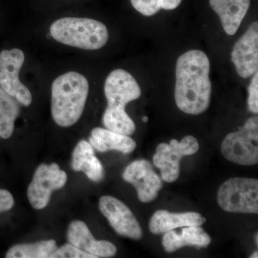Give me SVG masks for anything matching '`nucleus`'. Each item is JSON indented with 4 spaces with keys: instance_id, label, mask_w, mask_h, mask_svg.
Listing matches in <instances>:
<instances>
[{
    "instance_id": "obj_1",
    "label": "nucleus",
    "mask_w": 258,
    "mask_h": 258,
    "mask_svg": "<svg viewBox=\"0 0 258 258\" xmlns=\"http://www.w3.org/2000/svg\"><path fill=\"white\" fill-rule=\"evenodd\" d=\"M208 55L199 50L184 52L176 64L174 98L176 106L185 113L199 115L210 103L212 83Z\"/></svg>"
},
{
    "instance_id": "obj_2",
    "label": "nucleus",
    "mask_w": 258,
    "mask_h": 258,
    "mask_svg": "<svg viewBox=\"0 0 258 258\" xmlns=\"http://www.w3.org/2000/svg\"><path fill=\"white\" fill-rule=\"evenodd\" d=\"M104 93L108 106L103 116V125L112 132L132 135L135 132L136 125L125 108L142 95L139 83L126 71L114 70L106 78Z\"/></svg>"
},
{
    "instance_id": "obj_3",
    "label": "nucleus",
    "mask_w": 258,
    "mask_h": 258,
    "mask_svg": "<svg viewBox=\"0 0 258 258\" xmlns=\"http://www.w3.org/2000/svg\"><path fill=\"white\" fill-rule=\"evenodd\" d=\"M89 91L88 80L75 71L57 77L52 84L51 113L61 127L77 123L83 114Z\"/></svg>"
},
{
    "instance_id": "obj_4",
    "label": "nucleus",
    "mask_w": 258,
    "mask_h": 258,
    "mask_svg": "<svg viewBox=\"0 0 258 258\" xmlns=\"http://www.w3.org/2000/svg\"><path fill=\"white\" fill-rule=\"evenodd\" d=\"M50 32L57 42L83 50H98L108 40L106 25L90 18L59 19L52 24Z\"/></svg>"
},
{
    "instance_id": "obj_5",
    "label": "nucleus",
    "mask_w": 258,
    "mask_h": 258,
    "mask_svg": "<svg viewBox=\"0 0 258 258\" xmlns=\"http://www.w3.org/2000/svg\"><path fill=\"white\" fill-rule=\"evenodd\" d=\"M220 208L232 213H258V181L234 177L225 181L217 192Z\"/></svg>"
},
{
    "instance_id": "obj_6",
    "label": "nucleus",
    "mask_w": 258,
    "mask_h": 258,
    "mask_svg": "<svg viewBox=\"0 0 258 258\" xmlns=\"http://www.w3.org/2000/svg\"><path fill=\"white\" fill-rule=\"evenodd\" d=\"M222 155L242 166L258 163V117L249 118L237 132L226 136L221 144Z\"/></svg>"
},
{
    "instance_id": "obj_7",
    "label": "nucleus",
    "mask_w": 258,
    "mask_h": 258,
    "mask_svg": "<svg viewBox=\"0 0 258 258\" xmlns=\"http://www.w3.org/2000/svg\"><path fill=\"white\" fill-rule=\"evenodd\" d=\"M199 149L198 141L192 136H186L180 142L172 139L169 144L158 145L153 163L160 169L164 181L174 182L179 176L180 161L182 158L196 154Z\"/></svg>"
},
{
    "instance_id": "obj_8",
    "label": "nucleus",
    "mask_w": 258,
    "mask_h": 258,
    "mask_svg": "<svg viewBox=\"0 0 258 258\" xmlns=\"http://www.w3.org/2000/svg\"><path fill=\"white\" fill-rule=\"evenodd\" d=\"M25 55L18 48L0 52V87L25 106L32 103L31 93L19 79Z\"/></svg>"
},
{
    "instance_id": "obj_9",
    "label": "nucleus",
    "mask_w": 258,
    "mask_h": 258,
    "mask_svg": "<svg viewBox=\"0 0 258 258\" xmlns=\"http://www.w3.org/2000/svg\"><path fill=\"white\" fill-rule=\"evenodd\" d=\"M67 179V174L56 163L39 166L28 189V200L32 208L35 210L46 208L52 191L62 189Z\"/></svg>"
},
{
    "instance_id": "obj_10",
    "label": "nucleus",
    "mask_w": 258,
    "mask_h": 258,
    "mask_svg": "<svg viewBox=\"0 0 258 258\" xmlns=\"http://www.w3.org/2000/svg\"><path fill=\"white\" fill-rule=\"evenodd\" d=\"M99 209L117 234L133 240H140L143 232L138 220L130 209L118 199L101 197Z\"/></svg>"
},
{
    "instance_id": "obj_11",
    "label": "nucleus",
    "mask_w": 258,
    "mask_h": 258,
    "mask_svg": "<svg viewBox=\"0 0 258 258\" xmlns=\"http://www.w3.org/2000/svg\"><path fill=\"white\" fill-rule=\"evenodd\" d=\"M122 176L124 181L135 187L139 200L143 203L155 200L163 186L162 181L154 171L152 164L145 159L131 163Z\"/></svg>"
},
{
    "instance_id": "obj_12",
    "label": "nucleus",
    "mask_w": 258,
    "mask_h": 258,
    "mask_svg": "<svg viewBox=\"0 0 258 258\" xmlns=\"http://www.w3.org/2000/svg\"><path fill=\"white\" fill-rule=\"evenodd\" d=\"M231 60L240 77L248 79L258 70V23L249 25L245 33L237 40L231 53Z\"/></svg>"
},
{
    "instance_id": "obj_13",
    "label": "nucleus",
    "mask_w": 258,
    "mask_h": 258,
    "mask_svg": "<svg viewBox=\"0 0 258 258\" xmlns=\"http://www.w3.org/2000/svg\"><path fill=\"white\" fill-rule=\"evenodd\" d=\"M70 244L98 257H111L116 254V247L106 240H96L85 222L76 220L67 231Z\"/></svg>"
},
{
    "instance_id": "obj_14",
    "label": "nucleus",
    "mask_w": 258,
    "mask_h": 258,
    "mask_svg": "<svg viewBox=\"0 0 258 258\" xmlns=\"http://www.w3.org/2000/svg\"><path fill=\"white\" fill-rule=\"evenodd\" d=\"M206 219L195 212L173 213L166 210H158L149 222V230L154 235H161L176 228L189 226H202Z\"/></svg>"
},
{
    "instance_id": "obj_15",
    "label": "nucleus",
    "mask_w": 258,
    "mask_h": 258,
    "mask_svg": "<svg viewBox=\"0 0 258 258\" xmlns=\"http://www.w3.org/2000/svg\"><path fill=\"white\" fill-rule=\"evenodd\" d=\"M210 6L217 13L227 35H234L250 6V0H210Z\"/></svg>"
},
{
    "instance_id": "obj_16",
    "label": "nucleus",
    "mask_w": 258,
    "mask_h": 258,
    "mask_svg": "<svg viewBox=\"0 0 258 258\" xmlns=\"http://www.w3.org/2000/svg\"><path fill=\"white\" fill-rule=\"evenodd\" d=\"M211 240V237L200 226H189L183 228L180 233L173 230L164 233L162 244L166 252H173L185 246L207 247Z\"/></svg>"
},
{
    "instance_id": "obj_17",
    "label": "nucleus",
    "mask_w": 258,
    "mask_h": 258,
    "mask_svg": "<svg viewBox=\"0 0 258 258\" xmlns=\"http://www.w3.org/2000/svg\"><path fill=\"white\" fill-rule=\"evenodd\" d=\"M71 166L74 171H83L88 179L95 182L101 181L104 177L103 166L95 156L94 149L86 141H81L75 148Z\"/></svg>"
},
{
    "instance_id": "obj_18",
    "label": "nucleus",
    "mask_w": 258,
    "mask_h": 258,
    "mask_svg": "<svg viewBox=\"0 0 258 258\" xmlns=\"http://www.w3.org/2000/svg\"><path fill=\"white\" fill-rule=\"evenodd\" d=\"M89 143L93 149L100 152L115 150L127 154L134 152L137 148L135 141L129 136L103 128L93 129Z\"/></svg>"
},
{
    "instance_id": "obj_19",
    "label": "nucleus",
    "mask_w": 258,
    "mask_h": 258,
    "mask_svg": "<svg viewBox=\"0 0 258 258\" xmlns=\"http://www.w3.org/2000/svg\"><path fill=\"white\" fill-rule=\"evenodd\" d=\"M18 102L0 87V137L9 139L15 129V120L20 114Z\"/></svg>"
},
{
    "instance_id": "obj_20",
    "label": "nucleus",
    "mask_w": 258,
    "mask_h": 258,
    "mask_svg": "<svg viewBox=\"0 0 258 258\" xmlns=\"http://www.w3.org/2000/svg\"><path fill=\"white\" fill-rule=\"evenodd\" d=\"M55 240H42L32 244H18L7 252V258H50L57 249Z\"/></svg>"
},
{
    "instance_id": "obj_21",
    "label": "nucleus",
    "mask_w": 258,
    "mask_h": 258,
    "mask_svg": "<svg viewBox=\"0 0 258 258\" xmlns=\"http://www.w3.org/2000/svg\"><path fill=\"white\" fill-rule=\"evenodd\" d=\"M132 6L144 16L157 14L161 9L172 10L181 4V0H131Z\"/></svg>"
},
{
    "instance_id": "obj_22",
    "label": "nucleus",
    "mask_w": 258,
    "mask_h": 258,
    "mask_svg": "<svg viewBox=\"0 0 258 258\" xmlns=\"http://www.w3.org/2000/svg\"><path fill=\"white\" fill-rule=\"evenodd\" d=\"M50 258H97L71 244H66L57 248L51 254Z\"/></svg>"
},
{
    "instance_id": "obj_23",
    "label": "nucleus",
    "mask_w": 258,
    "mask_h": 258,
    "mask_svg": "<svg viewBox=\"0 0 258 258\" xmlns=\"http://www.w3.org/2000/svg\"><path fill=\"white\" fill-rule=\"evenodd\" d=\"M247 106L249 111L257 114L258 113V73L252 76L248 87V99Z\"/></svg>"
},
{
    "instance_id": "obj_24",
    "label": "nucleus",
    "mask_w": 258,
    "mask_h": 258,
    "mask_svg": "<svg viewBox=\"0 0 258 258\" xmlns=\"http://www.w3.org/2000/svg\"><path fill=\"white\" fill-rule=\"evenodd\" d=\"M15 200L8 190L0 189V213L10 211L14 207Z\"/></svg>"
},
{
    "instance_id": "obj_25",
    "label": "nucleus",
    "mask_w": 258,
    "mask_h": 258,
    "mask_svg": "<svg viewBox=\"0 0 258 258\" xmlns=\"http://www.w3.org/2000/svg\"><path fill=\"white\" fill-rule=\"evenodd\" d=\"M258 257V251H255L252 255L250 256V258H257Z\"/></svg>"
},
{
    "instance_id": "obj_26",
    "label": "nucleus",
    "mask_w": 258,
    "mask_h": 258,
    "mask_svg": "<svg viewBox=\"0 0 258 258\" xmlns=\"http://www.w3.org/2000/svg\"><path fill=\"white\" fill-rule=\"evenodd\" d=\"M254 241H255V243L258 245V233H256L255 237H254Z\"/></svg>"
},
{
    "instance_id": "obj_27",
    "label": "nucleus",
    "mask_w": 258,
    "mask_h": 258,
    "mask_svg": "<svg viewBox=\"0 0 258 258\" xmlns=\"http://www.w3.org/2000/svg\"><path fill=\"white\" fill-rule=\"evenodd\" d=\"M142 120H143V121L145 122V123H146V122L148 121V120H149V118H148L147 116H144L143 118H142Z\"/></svg>"
}]
</instances>
